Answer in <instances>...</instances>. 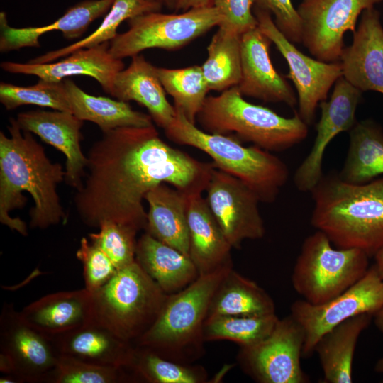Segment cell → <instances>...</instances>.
I'll list each match as a JSON object with an SVG mask.
<instances>
[{
	"label": "cell",
	"instance_id": "obj_41",
	"mask_svg": "<svg viewBox=\"0 0 383 383\" xmlns=\"http://www.w3.org/2000/svg\"><path fill=\"white\" fill-rule=\"evenodd\" d=\"M256 8L274 16V24L292 43H302V21L291 0H254Z\"/></svg>",
	"mask_w": 383,
	"mask_h": 383
},
{
	"label": "cell",
	"instance_id": "obj_37",
	"mask_svg": "<svg viewBox=\"0 0 383 383\" xmlns=\"http://www.w3.org/2000/svg\"><path fill=\"white\" fill-rule=\"evenodd\" d=\"M0 102L9 111L24 105H35L71 113L63 80L40 79L35 84L28 87L1 82Z\"/></svg>",
	"mask_w": 383,
	"mask_h": 383
},
{
	"label": "cell",
	"instance_id": "obj_13",
	"mask_svg": "<svg viewBox=\"0 0 383 383\" xmlns=\"http://www.w3.org/2000/svg\"><path fill=\"white\" fill-rule=\"evenodd\" d=\"M252 11L259 29L287 62L289 72L285 77L295 86L298 115L308 126L312 124L319 104L327 99L331 88L343 76L340 62H325L304 55L279 30L269 12L255 6Z\"/></svg>",
	"mask_w": 383,
	"mask_h": 383
},
{
	"label": "cell",
	"instance_id": "obj_18",
	"mask_svg": "<svg viewBox=\"0 0 383 383\" xmlns=\"http://www.w3.org/2000/svg\"><path fill=\"white\" fill-rule=\"evenodd\" d=\"M271 43L258 27L241 35V77L237 87L243 96L282 102L293 108L298 104L297 96L272 65Z\"/></svg>",
	"mask_w": 383,
	"mask_h": 383
},
{
	"label": "cell",
	"instance_id": "obj_19",
	"mask_svg": "<svg viewBox=\"0 0 383 383\" xmlns=\"http://www.w3.org/2000/svg\"><path fill=\"white\" fill-rule=\"evenodd\" d=\"M5 72L35 75L40 79L61 82L73 76H88L96 79L103 90L111 94L116 74L124 69L123 60L109 52V42L77 50L58 60L43 63L5 61L0 65Z\"/></svg>",
	"mask_w": 383,
	"mask_h": 383
},
{
	"label": "cell",
	"instance_id": "obj_3",
	"mask_svg": "<svg viewBox=\"0 0 383 383\" xmlns=\"http://www.w3.org/2000/svg\"><path fill=\"white\" fill-rule=\"evenodd\" d=\"M311 193V223L333 246L360 249L369 257L383 247V177L358 184L329 174Z\"/></svg>",
	"mask_w": 383,
	"mask_h": 383
},
{
	"label": "cell",
	"instance_id": "obj_9",
	"mask_svg": "<svg viewBox=\"0 0 383 383\" xmlns=\"http://www.w3.org/2000/svg\"><path fill=\"white\" fill-rule=\"evenodd\" d=\"M223 21L213 5L180 13L150 12L128 20V29L109 41V52L117 59L139 55L150 48H181Z\"/></svg>",
	"mask_w": 383,
	"mask_h": 383
},
{
	"label": "cell",
	"instance_id": "obj_34",
	"mask_svg": "<svg viewBox=\"0 0 383 383\" xmlns=\"http://www.w3.org/2000/svg\"><path fill=\"white\" fill-rule=\"evenodd\" d=\"M128 369L137 382L204 383L208 379L206 370L200 365L174 362L135 345Z\"/></svg>",
	"mask_w": 383,
	"mask_h": 383
},
{
	"label": "cell",
	"instance_id": "obj_32",
	"mask_svg": "<svg viewBox=\"0 0 383 383\" xmlns=\"http://www.w3.org/2000/svg\"><path fill=\"white\" fill-rule=\"evenodd\" d=\"M207 54L201 68L209 90L222 92L237 87L241 77V35L218 26L207 47Z\"/></svg>",
	"mask_w": 383,
	"mask_h": 383
},
{
	"label": "cell",
	"instance_id": "obj_21",
	"mask_svg": "<svg viewBox=\"0 0 383 383\" xmlns=\"http://www.w3.org/2000/svg\"><path fill=\"white\" fill-rule=\"evenodd\" d=\"M202 193L201 191L186 193L189 256L199 274L211 272L232 262L233 248Z\"/></svg>",
	"mask_w": 383,
	"mask_h": 383
},
{
	"label": "cell",
	"instance_id": "obj_23",
	"mask_svg": "<svg viewBox=\"0 0 383 383\" xmlns=\"http://www.w3.org/2000/svg\"><path fill=\"white\" fill-rule=\"evenodd\" d=\"M91 311V293L84 288L47 294L20 314L30 326L52 338L89 323Z\"/></svg>",
	"mask_w": 383,
	"mask_h": 383
},
{
	"label": "cell",
	"instance_id": "obj_6",
	"mask_svg": "<svg viewBox=\"0 0 383 383\" xmlns=\"http://www.w3.org/2000/svg\"><path fill=\"white\" fill-rule=\"evenodd\" d=\"M205 132L251 143L270 152L288 150L308 135V125L297 113L279 116L267 107L243 99L237 87L218 96H207L196 117Z\"/></svg>",
	"mask_w": 383,
	"mask_h": 383
},
{
	"label": "cell",
	"instance_id": "obj_4",
	"mask_svg": "<svg viewBox=\"0 0 383 383\" xmlns=\"http://www.w3.org/2000/svg\"><path fill=\"white\" fill-rule=\"evenodd\" d=\"M233 269V262L199 277L183 289L167 294L151 327L134 345L161 357L192 364L204 353V328L212 296Z\"/></svg>",
	"mask_w": 383,
	"mask_h": 383
},
{
	"label": "cell",
	"instance_id": "obj_14",
	"mask_svg": "<svg viewBox=\"0 0 383 383\" xmlns=\"http://www.w3.org/2000/svg\"><path fill=\"white\" fill-rule=\"evenodd\" d=\"M382 1L301 0L296 9L302 21V44L318 60L339 62L345 33H353L362 13Z\"/></svg>",
	"mask_w": 383,
	"mask_h": 383
},
{
	"label": "cell",
	"instance_id": "obj_28",
	"mask_svg": "<svg viewBox=\"0 0 383 383\" xmlns=\"http://www.w3.org/2000/svg\"><path fill=\"white\" fill-rule=\"evenodd\" d=\"M373 315L350 318L325 333L314 349L323 373V382H353V362L358 338L370 325Z\"/></svg>",
	"mask_w": 383,
	"mask_h": 383
},
{
	"label": "cell",
	"instance_id": "obj_11",
	"mask_svg": "<svg viewBox=\"0 0 383 383\" xmlns=\"http://www.w3.org/2000/svg\"><path fill=\"white\" fill-rule=\"evenodd\" d=\"M60 353L51 338L30 326L12 304L0 317V371L18 383L46 382Z\"/></svg>",
	"mask_w": 383,
	"mask_h": 383
},
{
	"label": "cell",
	"instance_id": "obj_5",
	"mask_svg": "<svg viewBox=\"0 0 383 383\" xmlns=\"http://www.w3.org/2000/svg\"><path fill=\"white\" fill-rule=\"evenodd\" d=\"M176 111L175 118L164 130L170 140L208 155L216 168L244 182L260 202L271 204L276 200L289 176L287 165L280 158L255 145L245 147L233 137L205 132L181 111Z\"/></svg>",
	"mask_w": 383,
	"mask_h": 383
},
{
	"label": "cell",
	"instance_id": "obj_16",
	"mask_svg": "<svg viewBox=\"0 0 383 383\" xmlns=\"http://www.w3.org/2000/svg\"><path fill=\"white\" fill-rule=\"evenodd\" d=\"M362 92L342 76L335 82L330 99L319 104L321 118L313 147L294 176L299 191L311 192L323 177L326 148L338 134L349 131L356 123L355 112Z\"/></svg>",
	"mask_w": 383,
	"mask_h": 383
},
{
	"label": "cell",
	"instance_id": "obj_45",
	"mask_svg": "<svg viewBox=\"0 0 383 383\" xmlns=\"http://www.w3.org/2000/svg\"><path fill=\"white\" fill-rule=\"evenodd\" d=\"M373 317L374 318V323L377 328L383 333V307L377 311Z\"/></svg>",
	"mask_w": 383,
	"mask_h": 383
},
{
	"label": "cell",
	"instance_id": "obj_20",
	"mask_svg": "<svg viewBox=\"0 0 383 383\" xmlns=\"http://www.w3.org/2000/svg\"><path fill=\"white\" fill-rule=\"evenodd\" d=\"M374 8L365 10L340 59L343 77L361 91L383 94V28Z\"/></svg>",
	"mask_w": 383,
	"mask_h": 383
},
{
	"label": "cell",
	"instance_id": "obj_1",
	"mask_svg": "<svg viewBox=\"0 0 383 383\" xmlns=\"http://www.w3.org/2000/svg\"><path fill=\"white\" fill-rule=\"evenodd\" d=\"M88 174L74 204L83 223L105 221L145 230L146 194L165 182L183 192H204L213 162H204L163 141L154 125L103 133L89 150Z\"/></svg>",
	"mask_w": 383,
	"mask_h": 383
},
{
	"label": "cell",
	"instance_id": "obj_48",
	"mask_svg": "<svg viewBox=\"0 0 383 383\" xmlns=\"http://www.w3.org/2000/svg\"><path fill=\"white\" fill-rule=\"evenodd\" d=\"M150 1H153V2H158V3H162V0H148Z\"/></svg>",
	"mask_w": 383,
	"mask_h": 383
},
{
	"label": "cell",
	"instance_id": "obj_43",
	"mask_svg": "<svg viewBox=\"0 0 383 383\" xmlns=\"http://www.w3.org/2000/svg\"><path fill=\"white\" fill-rule=\"evenodd\" d=\"M211 0H178L175 11H186L194 8L211 6Z\"/></svg>",
	"mask_w": 383,
	"mask_h": 383
},
{
	"label": "cell",
	"instance_id": "obj_33",
	"mask_svg": "<svg viewBox=\"0 0 383 383\" xmlns=\"http://www.w3.org/2000/svg\"><path fill=\"white\" fill-rule=\"evenodd\" d=\"M163 4L148 0H114L99 26L89 35L66 47L51 50L28 61L30 63L52 62L73 52L109 42L117 35V29L124 21L138 16L160 11Z\"/></svg>",
	"mask_w": 383,
	"mask_h": 383
},
{
	"label": "cell",
	"instance_id": "obj_7",
	"mask_svg": "<svg viewBox=\"0 0 383 383\" xmlns=\"http://www.w3.org/2000/svg\"><path fill=\"white\" fill-rule=\"evenodd\" d=\"M167 296L135 261L91 293L90 322L134 344L153 324Z\"/></svg>",
	"mask_w": 383,
	"mask_h": 383
},
{
	"label": "cell",
	"instance_id": "obj_2",
	"mask_svg": "<svg viewBox=\"0 0 383 383\" xmlns=\"http://www.w3.org/2000/svg\"><path fill=\"white\" fill-rule=\"evenodd\" d=\"M10 136L0 132V221L23 236L26 223L10 213L26 204L22 192H28L34 206L29 212L30 227L46 229L65 224L67 215L57 194V185L65 180L60 163H53L33 133L22 131L16 118L9 119Z\"/></svg>",
	"mask_w": 383,
	"mask_h": 383
},
{
	"label": "cell",
	"instance_id": "obj_26",
	"mask_svg": "<svg viewBox=\"0 0 383 383\" xmlns=\"http://www.w3.org/2000/svg\"><path fill=\"white\" fill-rule=\"evenodd\" d=\"M148 204L145 232L189 256L186 193L162 182L145 196Z\"/></svg>",
	"mask_w": 383,
	"mask_h": 383
},
{
	"label": "cell",
	"instance_id": "obj_35",
	"mask_svg": "<svg viewBox=\"0 0 383 383\" xmlns=\"http://www.w3.org/2000/svg\"><path fill=\"white\" fill-rule=\"evenodd\" d=\"M157 73L165 91L173 98L174 108L196 124L197 115L210 91L201 66L157 67Z\"/></svg>",
	"mask_w": 383,
	"mask_h": 383
},
{
	"label": "cell",
	"instance_id": "obj_31",
	"mask_svg": "<svg viewBox=\"0 0 383 383\" xmlns=\"http://www.w3.org/2000/svg\"><path fill=\"white\" fill-rule=\"evenodd\" d=\"M275 313L267 292L254 281L231 270L215 291L207 318L223 316L266 315Z\"/></svg>",
	"mask_w": 383,
	"mask_h": 383
},
{
	"label": "cell",
	"instance_id": "obj_29",
	"mask_svg": "<svg viewBox=\"0 0 383 383\" xmlns=\"http://www.w3.org/2000/svg\"><path fill=\"white\" fill-rule=\"evenodd\" d=\"M63 82L71 113L83 121L96 124L102 133L121 127L153 125L149 114L133 110L128 102L91 95L68 78Z\"/></svg>",
	"mask_w": 383,
	"mask_h": 383
},
{
	"label": "cell",
	"instance_id": "obj_12",
	"mask_svg": "<svg viewBox=\"0 0 383 383\" xmlns=\"http://www.w3.org/2000/svg\"><path fill=\"white\" fill-rule=\"evenodd\" d=\"M304 331L291 316L279 318L272 333L261 341L241 346L237 360L243 371L259 383H306L301 358Z\"/></svg>",
	"mask_w": 383,
	"mask_h": 383
},
{
	"label": "cell",
	"instance_id": "obj_24",
	"mask_svg": "<svg viewBox=\"0 0 383 383\" xmlns=\"http://www.w3.org/2000/svg\"><path fill=\"white\" fill-rule=\"evenodd\" d=\"M111 96L120 101H134L143 106L152 121L163 130L177 114L174 106L166 98L157 67L141 55L132 57L129 66L116 74Z\"/></svg>",
	"mask_w": 383,
	"mask_h": 383
},
{
	"label": "cell",
	"instance_id": "obj_38",
	"mask_svg": "<svg viewBox=\"0 0 383 383\" xmlns=\"http://www.w3.org/2000/svg\"><path fill=\"white\" fill-rule=\"evenodd\" d=\"M47 383H128L137 382L126 367L100 365L60 355Z\"/></svg>",
	"mask_w": 383,
	"mask_h": 383
},
{
	"label": "cell",
	"instance_id": "obj_10",
	"mask_svg": "<svg viewBox=\"0 0 383 383\" xmlns=\"http://www.w3.org/2000/svg\"><path fill=\"white\" fill-rule=\"evenodd\" d=\"M383 307V279L375 265L353 286L330 301L313 305L304 299L290 307L291 316L304 331L302 357L313 353L320 338L335 326L362 313L374 315Z\"/></svg>",
	"mask_w": 383,
	"mask_h": 383
},
{
	"label": "cell",
	"instance_id": "obj_15",
	"mask_svg": "<svg viewBox=\"0 0 383 383\" xmlns=\"http://www.w3.org/2000/svg\"><path fill=\"white\" fill-rule=\"evenodd\" d=\"M205 191L207 204L232 248L264 237L260 201L244 182L213 166Z\"/></svg>",
	"mask_w": 383,
	"mask_h": 383
},
{
	"label": "cell",
	"instance_id": "obj_30",
	"mask_svg": "<svg viewBox=\"0 0 383 383\" xmlns=\"http://www.w3.org/2000/svg\"><path fill=\"white\" fill-rule=\"evenodd\" d=\"M349 148L339 177L365 184L383 174V131L371 120L356 122L349 131Z\"/></svg>",
	"mask_w": 383,
	"mask_h": 383
},
{
	"label": "cell",
	"instance_id": "obj_22",
	"mask_svg": "<svg viewBox=\"0 0 383 383\" xmlns=\"http://www.w3.org/2000/svg\"><path fill=\"white\" fill-rule=\"evenodd\" d=\"M114 0H84L70 7L53 23L43 26L11 27L5 12L0 13V51L7 52L23 48H39L41 35L61 31L67 40L79 38L90 24L104 16Z\"/></svg>",
	"mask_w": 383,
	"mask_h": 383
},
{
	"label": "cell",
	"instance_id": "obj_40",
	"mask_svg": "<svg viewBox=\"0 0 383 383\" xmlns=\"http://www.w3.org/2000/svg\"><path fill=\"white\" fill-rule=\"evenodd\" d=\"M76 257L83 265L84 288L91 293L104 286L118 271L110 257L85 237L80 240Z\"/></svg>",
	"mask_w": 383,
	"mask_h": 383
},
{
	"label": "cell",
	"instance_id": "obj_8",
	"mask_svg": "<svg viewBox=\"0 0 383 383\" xmlns=\"http://www.w3.org/2000/svg\"><path fill=\"white\" fill-rule=\"evenodd\" d=\"M368 258L360 249L334 248L323 232L316 231L303 242L292 271L293 288L306 301L324 304L365 275Z\"/></svg>",
	"mask_w": 383,
	"mask_h": 383
},
{
	"label": "cell",
	"instance_id": "obj_44",
	"mask_svg": "<svg viewBox=\"0 0 383 383\" xmlns=\"http://www.w3.org/2000/svg\"><path fill=\"white\" fill-rule=\"evenodd\" d=\"M376 263L374 264L379 274L383 279V247H382L374 255Z\"/></svg>",
	"mask_w": 383,
	"mask_h": 383
},
{
	"label": "cell",
	"instance_id": "obj_27",
	"mask_svg": "<svg viewBox=\"0 0 383 383\" xmlns=\"http://www.w3.org/2000/svg\"><path fill=\"white\" fill-rule=\"evenodd\" d=\"M135 261L167 294L183 289L199 275L189 256L146 232L138 240Z\"/></svg>",
	"mask_w": 383,
	"mask_h": 383
},
{
	"label": "cell",
	"instance_id": "obj_36",
	"mask_svg": "<svg viewBox=\"0 0 383 383\" xmlns=\"http://www.w3.org/2000/svg\"><path fill=\"white\" fill-rule=\"evenodd\" d=\"M278 320L275 313L209 318L204 324V340H226L235 342L240 347L251 345L267 337Z\"/></svg>",
	"mask_w": 383,
	"mask_h": 383
},
{
	"label": "cell",
	"instance_id": "obj_39",
	"mask_svg": "<svg viewBox=\"0 0 383 383\" xmlns=\"http://www.w3.org/2000/svg\"><path fill=\"white\" fill-rule=\"evenodd\" d=\"M99 228V232L88 237L110 257L118 270L135 262L137 230L111 221H103Z\"/></svg>",
	"mask_w": 383,
	"mask_h": 383
},
{
	"label": "cell",
	"instance_id": "obj_17",
	"mask_svg": "<svg viewBox=\"0 0 383 383\" xmlns=\"http://www.w3.org/2000/svg\"><path fill=\"white\" fill-rule=\"evenodd\" d=\"M16 119L22 131L37 135L65 155L64 181L75 190L79 189L86 177L87 165V157L80 145L84 121L70 112L40 109L21 112Z\"/></svg>",
	"mask_w": 383,
	"mask_h": 383
},
{
	"label": "cell",
	"instance_id": "obj_47",
	"mask_svg": "<svg viewBox=\"0 0 383 383\" xmlns=\"http://www.w3.org/2000/svg\"><path fill=\"white\" fill-rule=\"evenodd\" d=\"M374 370L376 372L383 374V357L377 362Z\"/></svg>",
	"mask_w": 383,
	"mask_h": 383
},
{
	"label": "cell",
	"instance_id": "obj_42",
	"mask_svg": "<svg viewBox=\"0 0 383 383\" xmlns=\"http://www.w3.org/2000/svg\"><path fill=\"white\" fill-rule=\"evenodd\" d=\"M211 2L223 17L218 26L228 27L240 35L257 27L252 11L254 0H211Z\"/></svg>",
	"mask_w": 383,
	"mask_h": 383
},
{
	"label": "cell",
	"instance_id": "obj_46",
	"mask_svg": "<svg viewBox=\"0 0 383 383\" xmlns=\"http://www.w3.org/2000/svg\"><path fill=\"white\" fill-rule=\"evenodd\" d=\"M178 0H162L163 5H165L170 10H175L176 5Z\"/></svg>",
	"mask_w": 383,
	"mask_h": 383
},
{
	"label": "cell",
	"instance_id": "obj_25",
	"mask_svg": "<svg viewBox=\"0 0 383 383\" xmlns=\"http://www.w3.org/2000/svg\"><path fill=\"white\" fill-rule=\"evenodd\" d=\"M51 339L60 355L89 363L127 369L134 348V344L93 322Z\"/></svg>",
	"mask_w": 383,
	"mask_h": 383
}]
</instances>
